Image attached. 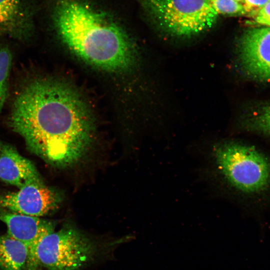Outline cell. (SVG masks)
I'll use <instances>...</instances> for the list:
<instances>
[{"mask_svg":"<svg viewBox=\"0 0 270 270\" xmlns=\"http://www.w3.org/2000/svg\"><path fill=\"white\" fill-rule=\"evenodd\" d=\"M8 122L31 153L60 168L82 157L94 137L93 118L83 98L52 78L26 82L16 94Z\"/></svg>","mask_w":270,"mask_h":270,"instance_id":"1","label":"cell"},{"mask_svg":"<svg viewBox=\"0 0 270 270\" xmlns=\"http://www.w3.org/2000/svg\"><path fill=\"white\" fill-rule=\"evenodd\" d=\"M28 257L27 248L6 234L0 235V269L26 270Z\"/></svg>","mask_w":270,"mask_h":270,"instance_id":"11","label":"cell"},{"mask_svg":"<svg viewBox=\"0 0 270 270\" xmlns=\"http://www.w3.org/2000/svg\"><path fill=\"white\" fill-rule=\"evenodd\" d=\"M0 180L18 188L44 181L34 164L12 146L0 141Z\"/></svg>","mask_w":270,"mask_h":270,"instance_id":"10","label":"cell"},{"mask_svg":"<svg viewBox=\"0 0 270 270\" xmlns=\"http://www.w3.org/2000/svg\"><path fill=\"white\" fill-rule=\"evenodd\" d=\"M213 156L216 168L236 190L247 194L264 192L270 186V161L254 147L234 141L216 144Z\"/></svg>","mask_w":270,"mask_h":270,"instance_id":"3","label":"cell"},{"mask_svg":"<svg viewBox=\"0 0 270 270\" xmlns=\"http://www.w3.org/2000/svg\"><path fill=\"white\" fill-rule=\"evenodd\" d=\"M38 12L36 0H0V38L20 41L31 38Z\"/></svg>","mask_w":270,"mask_h":270,"instance_id":"9","label":"cell"},{"mask_svg":"<svg viewBox=\"0 0 270 270\" xmlns=\"http://www.w3.org/2000/svg\"><path fill=\"white\" fill-rule=\"evenodd\" d=\"M234 0L238 2H240V3L242 4L244 0Z\"/></svg>","mask_w":270,"mask_h":270,"instance_id":"17","label":"cell"},{"mask_svg":"<svg viewBox=\"0 0 270 270\" xmlns=\"http://www.w3.org/2000/svg\"><path fill=\"white\" fill-rule=\"evenodd\" d=\"M252 18V24L270 26V0Z\"/></svg>","mask_w":270,"mask_h":270,"instance_id":"16","label":"cell"},{"mask_svg":"<svg viewBox=\"0 0 270 270\" xmlns=\"http://www.w3.org/2000/svg\"><path fill=\"white\" fill-rule=\"evenodd\" d=\"M213 10L219 14L228 16H245L242 4L234 0H207Z\"/></svg>","mask_w":270,"mask_h":270,"instance_id":"14","label":"cell"},{"mask_svg":"<svg viewBox=\"0 0 270 270\" xmlns=\"http://www.w3.org/2000/svg\"><path fill=\"white\" fill-rule=\"evenodd\" d=\"M12 60V54L9 48L4 45L0 46V112L8 96Z\"/></svg>","mask_w":270,"mask_h":270,"instance_id":"12","label":"cell"},{"mask_svg":"<svg viewBox=\"0 0 270 270\" xmlns=\"http://www.w3.org/2000/svg\"><path fill=\"white\" fill-rule=\"evenodd\" d=\"M0 220L8 228L7 234L23 244L28 252L26 270H37V248L43 238L54 231L56 223L40 217L0 210Z\"/></svg>","mask_w":270,"mask_h":270,"instance_id":"8","label":"cell"},{"mask_svg":"<svg viewBox=\"0 0 270 270\" xmlns=\"http://www.w3.org/2000/svg\"><path fill=\"white\" fill-rule=\"evenodd\" d=\"M100 248L95 239L67 224L43 238L36 258L47 270H79L95 260Z\"/></svg>","mask_w":270,"mask_h":270,"instance_id":"5","label":"cell"},{"mask_svg":"<svg viewBox=\"0 0 270 270\" xmlns=\"http://www.w3.org/2000/svg\"><path fill=\"white\" fill-rule=\"evenodd\" d=\"M60 39L76 56L100 69L128 70L136 53L122 12L109 0H40Z\"/></svg>","mask_w":270,"mask_h":270,"instance_id":"2","label":"cell"},{"mask_svg":"<svg viewBox=\"0 0 270 270\" xmlns=\"http://www.w3.org/2000/svg\"><path fill=\"white\" fill-rule=\"evenodd\" d=\"M270 0H244L241 4L246 15L253 18Z\"/></svg>","mask_w":270,"mask_h":270,"instance_id":"15","label":"cell"},{"mask_svg":"<svg viewBox=\"0 0 270 270\" xmlns=\"http://www.w3.org/2000/svg\"><path fill=\"white\" fill-rule=\"evenodd\" d=\"M60 201V194L44 182L33 183L0 194V210L40 218L56 210Z\"/></svg>","mask_w":270,"mask_h":270,"instance_id":"7","label":"cell"},{"mask_svg":"<svg viewBox=\"0 0 270 270\" xmlns=\"http://www.w3.org/2000/svg\"><path fill=\"white\" fill-rule=\"evenodd\" d=\"M245 126L248 130L270 136V103L260 106L249 116L245 120Z\"/></svg>","mask_w":270,"mask_h":270,"instance_id":"13","label":"cell"},{"mask_svg":"<svg viewBox=\"0 0 270 270\" xmlns=\"http://www.w3.org/2000/svg\"><path fill=\"white\" fill-rule=\"evenodd\" d=\"M238 53L241 68L248 76L270 82V26L245 30L238 41Z\"/></svg>","mask_w":270,"mask_h":270,"instance_id":"6","label":"cell"},{"mask_svg":"<svg viewBox=\"0 0 270 270\" xmlns=\"http://www.w3.org/2000/svg\"><path fill=\"white\" fill-rule=\"evenodd\" d=\"M148 19L173 36H192L210 28L218 14L207 0H134Z\"/></svg>","mask_w":270,"mask_h":270,"instance_id":"4","label":"cell"}]
</instances>
